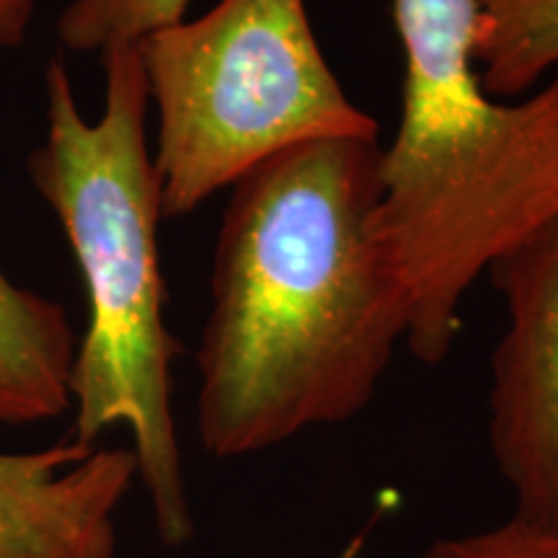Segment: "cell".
I'll return each instance as SVG.
<instances>
[{
  "instance_id": "6da1fadb",
  "label": "cell",
  "mask_w": 558,
  "mask_h": 558,
  "mask_svg": "<svg viewBox=\"0 0 558 558\" xmlns=\"http://www.w3.org/2000/svg\"><path fill=\"white\" fill-rule=\"evenodd\" d=\"M378 160V140H313L230 186L197 349L209 456H259L373 401L409 331L373 228Z\"/></svg>"
},
{
  "instance_id": "7a4b0ae2",
  "label": "cell",
  "mask_w": 558,
  "mask_h": 558,
  "mask_svg": "<svg viewBox=\"0 0 558 558\" xmlns=\"http://www.w3.org/2000/svg\"><path fill=\"white\" fill-rule=\"evenodd\" d=\"M401 120L380 145L375 235L409 311L407 347L439 365L486 267L558 218V70L514 101L473 65L476 0H390Z\"/></svg>"
},
{
  "instance_id": "3957f363",
  "label": "cell",
  "mask_w": 558,
  "mask_h": 558,
  "mask_svg": "<svg viewBox=\"0 0 558 558\" xmlns=\"http://www.w3.org/2000/svg\"><path fill=\"white\" fill-rule=\"evenodd\" d=\"M104 109L86 120L68 65L45 73L47 128L32 150L29 177L58 218L78 262L88 326L70 373L75 442L132 432L137 476L166 546L194 535L173 422V362L184 349L166 326L158 226L163 197L148 148V83L137 45L101 54Z\"/></svg>"
},
{
  "instance_id": "277c9868",
  "label": "cell",
  "mask_w": 558,
  "mask_h": 558,
  "mask_svg": "<svg viewBox=\"0 0 558 558\" xmlns=\"http://www.w3.org/2000/svg\"><path fill=\"white\" fill-rule=\"evenodd\" d=\"M137 52L158 120L166 220L298 145L380 135L331 70L305 0H220L145 37Z\"/></svg>"
},
{
  "instance_id": "5b68a950",
  "label": "cell",
  "mask_w": 558,
  "mask_h": 558,
  "mask_svg": "<svg viewBox=\"0 0 558 558\" xmlns=\"http://www.w3.org/2000/svg\"><path fill=\"white\" fill-rule=\"evenodd\" d=\"M507 331L492 357L488 445L514 494V518L558 522V218L486 267Z\"/></svg>"
},
{
  "instance_id": "8992f818",
  "label": "cell",
  "mask_w": 558,
  "mask_h": 558,
  "mask_svg": "<svg viewBox=\"0 0 558 558\" xmlns=\"http://www.w3.org/2000/svg\"><path fill=\"white\" fill-rule=\"evenodd\" d=\"M135 476L132 450L75 439L0 452V558H114V512Z\"/></svg>"
},
{
  "instance_id": "52a82bcc",
  "label": "cell",
  "mask_w": 558,
  "mask_h": 558,
  "mask_svg": "<svg viewBox=\"0 0 558 558\" xmlns=\"http://www.w3.org/2000/svg\"><path fill=\"white\" fill-rule=\"evenodd\" d=\"M75 349L68 311L19 284L0 262V424L50 422L73 409Z\"/></svg>"
},
{
  "instance_id": "ba28073f",
  "label": "cell",
  "mask_w": 558,
  "mask_h": 558,
  "mask_svg": "<svg viewBox=\"0 0 558 558\" xmlns=\"http://www.w3.org/2000/svg\"><path fill=\"white\" fill-rule=\"evenodd\" d=\"M473 65L494 99L514 101L558 70V0H476Z\"/></svg>"
},
{
  "instance_id": "9c48e42d",
  "label": "cell",
  "mask_w": 558,
  "mask_h": 558,
  "mask_svg": "<svg viewBox=\"0 0 558 558\" xmlns=\"http://www.w3.org/2000/svg\"><path fill=\"white\" fill-rule=\"evenodd\" d=\"M192 0H73L58 19V39L70 52L107 54L135 47L186 19Z\"/></svg>"
},
{
  "instance_id": "30bf717a",
  "label": "cell",
  "mask_w": 558,
  "mask_h": 558,
  "mask_svg": "<svg viewBox=\"0 0 558 558\" xmlns=\"http://www.w3.org/2000/svg\"><path fill=\"white\" fill-rule=\"evenodd\" d=\"M422 558H558V548L548 530L512 514L492 530L439 538Z\"/></svg>"
},
{
  "instance_id": "8fae6325",
  "label": "cell",
  "mask_w": 558,
  "mask_h": 558,
  "mask_svg": "<svg viewBox=\"0 0 558 558\" xmlns=\"http://www.w3.org/2000/svg\"><path fill=\"white\" fill-rule=\"evenodd\" d=\"M37 0H0V52L16 50L26 39Z\"/></svg>"
},
{
  "instance_id": "7c38bea8",
  "label": "cell",
  "mask_w": 558,
  "mask_h": 558,
  "mask_svg": "<svg viewBox=\"0 0 558 558\" xmlns=\"http://www.w3.org/2000/svg\"><path fill=\"white\" fill-rule=\"evenodd\" d=\"M548 533H550V538H554V543H556V548H558V522H556V525H554V527H550V530H548Z\"/></svg>"
}]
</instances>
